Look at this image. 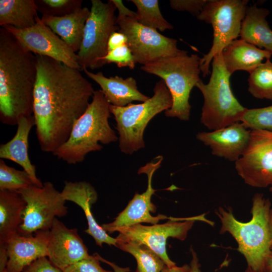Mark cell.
I'll list each match as a JSON object with an SVG mask.
<instances>
[{"instance_id": "cell-1", "label": "cell", "mask_w": 272, "mask_h": 272, "mask_svg": "<svg viewBox=\"0 0 272 272\" xmlns=\"http://www.w3.org/2000/svg\"><path fill=\"white\" fill-rule=\"evenodd\" d=\"M33 113L41 150L53 153L68 139L94 92L79 69L36 55Z\"/></svg>"}, {"instance_id": "cell-2", "label": "cell", "mask_w": 272, "mask_h": 272, "mask_svg": "<svg viewBox=\"0 0 272 272\" xmlns=\"http://www.w3.org/2000/svg\"><path fill=\"white\" fill-rule=\"evenodd\" d=\"M36 55L24 48L3 27L0 28V120L17 125L33 115L37 78Z\"/></svg>"}, {"instance_id": "cell-3", "label": "cell", "mask_w": 272, "mask_h": 272, "mask_svg": "<svg viewBox=\"0 0 272 272\" xmlns=\"http://www.w3.org/2000/svg\"><path fill=\"white\" fill-rule=\"evenodd\" d=\"M251 213V219L247 222L237 220L229 209L219 207L216 214L221 223L220 233H229L232 236L247 266L264 272L266 259L271 252L270 219L272 208L270 200L261 193L255 194Z\"/></svg>"}, {"instance_id": "cell-4", "label": "cell", "mask_w": 272, "mask_h": 272, "mask_svg": "<svg viewBox=\"0 0 272 272\" xmlns=\"http://www.w3.org/2000/svg\"><path fill=\"white\" fill-rule=\"evenodd\" d=\"M110 104L101 90L94 91L85 112L75 122L67 140L52 154L68 164L82 162L89 153L116 141L118 137L109 123Z\"/></svg>"}, {"instance_id": "cell-5", "label": "cell", "mask_w": 272, "mask_h": 272, "mask_svg": "<svg viewBox=\"0 0 272 272\" xmlns=\"http://www.w3.org/2000/svg\"><path fill=\"white\" fill-rule=\"evenodd\" d=\"M200 59L198 55H189L186 51L178 55L161 58L141 66L143 71L161 78L169 90L172 104L165 111L166 116L184 121L189 119L190 94L200 80Z\"/></svg>"}, {"instance_id": "cell-6", "label": "cell", "mask_w": 272, "mask_h": 272, "mask_svg": "<svg viewBox=\"0 0 272 272\" xmlns=\"http://www.w3.org/2000/svg\"><path fill=\"white\" fill-rule=\"evenodd\" d=\"M212 72L209 82L200 80L196 86L203 97L200 121L210 130H216L239 122L246 110L232 92L231 75L224 64L222 53L212 61Z\"/></svg>"}, {"instance_id": "cell-7", "label": "cell", "mask_w": 272, "mask_h": 272, "mask_svg": "<svg viewBox=\"0 0 272 272\" xmlns=\"http://www.w3.org/2000/svg\"><path fill=\"white\" fill-rule=\"evenodd\" d=\"M153 91V96L141 103H131L124 107L110 105L116 123L119 149L123 153L132 154L145 148L144 133L149 122L172 106V97L163 80L156 83Z\"/></svg>"}, {"instance_id": "cell-8", "label": "cell", "mask_w": 272, "mask_h": 272, "mask_svg": "<svg viewBox=\"0 0 272 272\" xmlns=\"http://www.w3.org/2000/svg\"><path fill=\"white\" fill-rule=\"evenodd\" d=\"M248 0H208L197 18L212 25L213 40L209 52L200 59V70L205 77L210 74L213 57L240 36Z\"/></svg>"}, {"instance_id": "cell-9", "label": "cell", "mask_w": 272, "mask_h": 272, "mask_svg": "<svg viewBox=\"0 0 272 272\" xmlns=\"http://www.w3.org/2000/svg\"><path fill=\"white\" fill-rule=\"evenodd\" d=\"M116 9L111 0L107 3L91 1L90 15L86 22L81 47L77 53L82 70H94L104 65L102 59L108 52L109 37L118 31Z\"/></svg>"}, {"instance_id": "cell-10", "label": "cell", "mask_w": 272, "mask_h": 272, "mask_svg": "<svg viewBox=\"0 0 272 272\" xmlns=\"http://www.w3.org/2000/svg\"><path fill=\"white\" fill-rule=\"evenodd\" d=\"M196 221L205 222L213 225V222L205 217V214L186 218L170 217L165 223L145 226L141 224L117 229L119 233L115 238L117 241L132 242L143 244L157 254L169 267L176 265L171 260L166 251V241L168 238H177L183 241L188 232Z\"/></svg>"}, {"instance_id": "cell-11", "label": "cell", "mask_w": 272, "mask_h": 272, "mask_svg": "<svg viewBox=\"0 0 272 272\" xmlns=\"http://www.w3.org/2000/svg\"><path fill=\"white\" fill-rule=\"evenodd\" d=\"M26 203L24 219L18 232L31 236L40 230H50L56 217L67 213L65 200L61 192L47 181L43 186H32L18 191Z\"/></svg>"}, {"instance_id": "cell-12", "label": "cell", "mask_w": 272, "mask_h": 272, "mask_svg": "<svg viewBox=\"0 0 272 272\" xmlns=\"http://www.w3.org/2000/svg\"><path fill=\"white\" fill-rule=\"evenodd\" d=\"M118 31L127 38L126 44L135 61L145 65L160 58L183 54L186 51L177 47V41L165 36L157 30L140 24L135 18H116Z\"/></svg>"}, {"instance_id": "cell-13", "label": "cell", "mask_w": 272, "mask_h": 272, "mask_svg": "<svg viewBox=\"0 0 272 272\" xmlns=\"http://www.w3.org/2000/svg\"><path fill=\"white\" fill-rule=\"evenodd\" d=\"M235 164L237 174L247 185L272 186V131L251 130L248 146Z\"/></svg>"}, {"instance_id": "cell-14", "label": "cell", "mask_w": 272, "mask_h": 272, "mask_svg": "<svg viewBox=\"0 0 272 272\" xmlns=\"http://www.w3.org/2000/svg\"><path fill=\"white\" fill-rule=\"evenodd\" d=\"M2 27L12 34L24 48L34 54L48 57L82 70L77 53L39 16L35 24L28 28L18 29L11 26Z\"/></svg>"}, {"instance_id": "cell-15", "label": "cell", "mask_w": 272, "mask_h": 272, "mask_svg": "<svg viewBox=\"0 0 272 272\" xmlns=\"http://www.w3.org/2000/svg\"><path fill=\"white\" fill-rule=\"evenodd\" d=\"M162 160L163 157L158 156L155 160L147 163L139 169V174L145 173L147 175V188L142 193H135L126 208L113 222L101 225L102 228L108 234L113 233L120 227L130 226L141 223L154 225L157 224L161 220L170 219V217L163 215L154 217L150 213H154L156 211V207L151 200L152 195L156 191L152 186V178L155 172L160 167Z\"/></svg>"}, {"instance_id": "cell-16", "label": "cell", "mask_w": 272, "mask_h": 272, "mask_svg": "<svg viewBox=\"0 0 272 272\" xmlns=\"http://www.w3.org/2000/svg\"><path fill=\"white\" fill-rule=\"evenodd\" d=\"M47 251L49 260L62 271L90 255L77 229L67 228L57 218L50 229Z\"/></svg>"}, {"instance_id": "cell-17", "label": "cell", "mask_w": 272, "mask_h": 272, "mask_svg": "<svg viewBox=\"0 0 272 272\" xmlns=\"http://www.w3.org/2000/svg\"><path fill=\"white\" fill-rule=\"evenodd\" d=\"M249 130L240 122L210 132H199L198 140L209 146L213 155L236 162L245 151L250 137Z\"/></svg>"}, {"instance_id": "cell-18", "label": "cell", "mask_w": 272, "mask_h": 272, "mask_svg": "<svg viewBox=\"0 0 272 272\" xmlns=\"http://www.w3.org/2000/svg\"><path fill=\"white\" fill-rule=\"evenodd\" d=\"M50 230H40L34 235L25 236L18 232L7 242L8 272H22L36 259L47 256Z\"/></svg>"}, {"instance_id": "cell-19", "label": "cell", "mask_w": 272, "mask_h": 272, "mask_svg": "<svg viewBox=\"0 0 272 272\" xmlns=\"http://www.w3.org/2000/svg\"><path fill=\"white\" fill-rule=\"evenodd\" d=\"M65 201H72L80 207L84 212L88 227L85 232L94 239L96 245L101 247L104 243L116 247V239L110 236L100 226L91 212V207L97 200L94 187L86 181H65L61 192Z\"/></svg>"}, {"instance_id": "cell-20", "label": "cell", "mask_w": 272, "mask_h": 272, "mask_svg": "<svg viewBox=\"0 0 272 272\" xmlns=\"http://www.w3.org/2000/svg\"><path fill=\"white\" fill-rule=\"evenodd\" d=\"M16 134L9 142L0 145V158L12 161L21 166L30 176L34 185L43 186L37 177L36 166L32 164L28 154L29 136L35 122L33 115L21 118L17 123Z\"/></svg>"}, {"instance_id": "cell-21", "label": "cell", "mask_w": 272, "mask_h": 272, "mask_svg": "<svg viewBox=\"0 0 272 272\" xmlns=\"http://www.w3.org/2000/svg\"><path fill=\"white\" fill-rule=\"evenodd\" d=\"M82 71L99 85L106 99L111 105L124 107L133 101L143 102L150 98L139 91L137 81L132 77L125 79L118 76L106 77L101 72L94 73L86 69Z\"/></svg>"}, {"instance_id": "cell-22", "label": "cell", "mask_w": 272, "mask_h": 272, "mask_svg": "<svg viewBox=\"0 0 272 272\" xmlns=\"http://www.w3.org/2000/svg\"><path fill=\"white\" fill-rule=\"evenodd\" d=\"M272 53L260 49L242 39H235L222 51L225 66L232 75L237 71L250 73L266 59H270Z\"/></svg>"}, {"instance_id": "cell-23", "label": "cell", "mask_w": 272, "mask_h": 272, "mask_svg": "<svg viewBox=\"0 0 272 272\" xmlns=\"http://www.w3.org/2000/svg\"><path fill=\"white\" fill-rule=\"evenodd\" d=\"M90 13V10L82 7L64 16H42L41 19L76 53L81 47L85 26Z\"/></svg>"}, {"instance_id": "cell-24", "label": "cell", "mask_w": 272, "mask_h": 272, "mask_svg": "<svg viewBox=\"0 0 272 272\" xmlns=\"http://www.w3.org/2000/svg\"><path fill=\"white\" fill-rule=\"evenodd\" d=\"M269 14L268 9L258 8L256 5L248 6L240 37L246 42L272 53V30L266 19Z\"/></svg>"}, {"instance_id": "cell-25", "label": "cell", "mask_w": 272, "mask_h": 272, "mask_svg": "<svg viewBox=\"0 0 272 272\" xmlns=\"http://www.w3.org/2000/svg\"><path fill=\"white\" fill-rule=\"evenodd\" d=\"M26 203L17 191L0 190V243H6L18 233Z\"/></svg>"}, {"instance_id": "cell-26", "label": "cell", "mask_w": 272, "mask_h": 272, "mask_svg": "<svg viewBox=\"0 0 272 272\" xmlns=\"http://www.w3.org/2000/svg\"><path fill=\"white\" fill-rule=\"evenodd\" d=\"M37 12L35 0H1L0 25L18 29L31 27L36 23Z\"/></svg>"}, {"instance_id": "cell-27", "label": "cell", "mask_w": 272, "mask_h": 272, "mask_svg": "<svg viewBox=\"0 0 272 272\" xmlns=\"http://www.w3.org/2000/svg\"><path fill=\"white\" fill-rule=\"evenodd\" d=\"M116 247L135 258L136 272H162L166 265L157 254L145 245L116 240Z\"/></svg>"}, {"instance_id": "cell-28", "label": "cell", "mask_w": 272, "mask_h": 272, "mask_svg": "<svg viewBox=\"0 0 272 272\" xmlns=\"http://www.w3.org/2000/svg\"><path fill=\"white\" fill-rule=\"evenodd\" d=\"M137 7V20L146 27L164 31L173 26L162 16L157 0H130Z\"/></svg>"}, {"instance_id": "cell-29", "label": "cell", "mask_w": 272, "mask_h": 272, "mask_svg": "<svg viewBox=\"0 0 272 272\" xmlns=\"http://www.w3.org/2000/svg\"><path fill=\"white\" fill-rule=\"evenodd\" d=\"M249 74V92L256 98L272 100V62L270 59Z\"/></svg>"}, {"instance_id": "cell-30", "label": "cell", "mask_w": 272, "mask_h": 272, "mask_svg": "<svg viewBox=\"0 0 272 272\" xmlns=\"http://www.w3.org/2000/svg\"><path fill=\"white\" fill-rule=\"evenodd\" d=\"M34 186L30 176L25 170H17L8 166L3 159L0 160V190L18 192Z\"/></svg>"}, {"instance_id": "cell-31", "label": "cell", "mask_w": 272, "mask_h": 272, "mask_svg": "<svg viewBox=\"0 0 272 272\" xmlns=\"http://www.w3.org/2000/svg\"><path fill=\"white\" fill-rule=\"evenodd\" d=\"M42 16L62 17L82 8V0H35Z\"/></svg>"}, {"instance_id": "cell-32", "label": "cell", "mask_w": 272, "mask_h": 272, "mask_svg": "<svg viewBox=\"0 0 272 272\" xmlns=\"http://www.w3.org/2000/svg\"><path fill=\"white\" fill-rule=\"evenodd\" d=\"M246 128L272 131V105L246 109L241 121Z\"/></svg>"}, {"instance_id": "cell-33", "label": "cell", "mask_w": 272, "mask_h": 272, "mask_svg": "<svg viewBox=\"0 0 272 272\" xmlns=\"http://www.w3.org/2000/svg\"><path fill=\"white\" fill-rule=\"evenodd\" d=\"M104 64L114 63L119 67H127L132 70L136 62L133 55L127 44L109 51L102 59Z\"/></svg>"}, {"instance_id": "cell-34", "label": "cell", "mask_w": 272, "mask_h": 272, "mask_svg": "<svg viewBox=\"0 0 272 272\" xmlns=\"http://www.w3.org/2000/svg\"><path fill=\"white\" fill-rule=\"evenodd\" d=\"M62 272H113L102 268L100 261L94 253L65 268Z\"/></svg>"}, {"instance_id": "cell-35", "label": "cell", "mask_w": 272, "mask_h": 272, "mask_svg": "<svg viewBox=\"0 0 272 272\" xmlns=\"http://www.w3.org/2000/svg\"><path fill=\"white\" fill-rule=\"evenodd\" d=\"M208 0H171L170 6L178 11H186L196 17Z\"/></svg>"}, {"instance_id": "cell-36", "label": "cell", "mask_w": 272, "mask_h": 272, "mask_svg": "<svg viewBox=\"0 0 272 272\" xmlns=\"http://www.w3.org/2000/svg\"><path fill=\"white\" fill-rule=\"evenodd\" d=\"M22 272H62L47 256L39 258L26 266Z\"/></svg>"}, {"instance_id": "cell-37", "label": "cell", "mask_w": 272, "mask_h": 272, "mask_svg": "<svg viewBox=\"0 0 272 272\" xmlns=\"http://www.w3.org/2000/svg\"><path fill=\"white\" fill-rule=\"evenodd\" d=\"M126 36L119 31H115L109 37L108 42V52L126 44Z\"/></svg>"}, {"instance_id": "cell-38", "label": "cell", "mask_w": 272, "mask_h": 272, "mask_svg": "<svg viewBox=\"0 0 272 272\" xmlns=\"http://www.w3.org/2000/svg\"><path fill=\"white\" fill-rule=\"evenodd\" d=\"M114 5L116 9L118 10V14L116 17L117 19H120L125 17L135 18L136 12H134L127 7L123 4L121 0H111Z\"/></svg>"}, {"instance_id": "cell-39", "label": "cell", "mask_w": 272, "mask_h": 272, "mask_svg": "<svg viewBox=\"0 0 272 272\" xmlns=\"http://www.w3.org/2000/svg\"><path fill=\"white\" fill-rule=\"evenodd\" d=\"M8 260L7 243H0V271L6 269Z\"/></svg>"}, {"instance_id": "cell-40", "label": "cell", "mask_w": 272, "mask_h": 272, "mask_svg": "<svg viewBox=\"0 0 272 272\" xmlns=\"http://www.w3.org/2000/svg\"><path fill=\"white\" fill-rule=\"evenodd\" d=\"M95 254L101 262H104L109 265H110L112 269H113V272H129L130 271L129 267H121L114 263L110 262L108 260H106L101 257L99 254L96 253Z\"/></svg>"}, {"instance_id": "cell-41", "label": "cell", "mask_w": 272, "mask_h": 272, "mask_svg": "<svg viewBox=\"0 0 272 272\" xmlns=\"http://www.w3.org/2000/svg\"><path fill=\"white\" fill-rule=\"evenodd\" d=\"M162 272H192V269L190 265L188 264H184L181 266L175 265L171 267L166 265Z\"/></svg>"}, {"instance_id": "cell-42", "label": "cell", "mask_w": 272, "mask_h": 272, "mask_svg": "<svg viewBox=\"0 0 272 272\" xmlns=\"http://www.w3.org/2000/svg\"><path fill=\"white\" fill-rule=\"evenodd\" d=\"M190 251L192 256V258L190 263L192 272H201L200 269V264L198 262V259L197 254L192 246L190 247Z\"/></svg>"}, {"instance_id": "cell-43", "label": "cell", "mask_w": 272, "mask_h": 272, "mask_svg": "<svg viewBox=\"0 0 272 272\" xmlns=\"http://www.w3.org/2000/svg\"><path fill=\"white\" fill-rule=\"evenodd\" d=\"M264 272H272V251L266 259Z\"/></svg>"}, {"instance_id": "cell-44", "label": "cell", "mask_w": 272, "mask_h": 272, "mask_svg": "<svg viewBox=\"0 0 272 272\" xmlns=\"http://www.w3.org/2000/svg\"><path fill=\"white\" fill-rule=\"evenodd\" d=\"M270 231L271 234V250L272 251V213L270 219Z\"/></svg>"}, {"instance_id": "cell-45", "label": "cell", "mask_w": 272, "mask_h": 272, "mask_svg": "<svg viewBox=\"0 0 272 272\" xmlns=\"http://www.w3.org/2000/svg\"><path fill=\"white\" fill-rule=\"evenodd\" d=\"M244 272H259V271H256L251 268V267L247 266Z\"/></svg>"}, {"instance_id": "cell-46", "label": "cell", "mask_w": 272, "mask_h": 272, "mask_svg": "<svg viewBox=\"0 0 272 272\" xmlns=\"http://www.w3.org/2000/svg\"><path fill=\"white\" fill-rule=\"evenodd\" d=\"M269 190L272 193V186L270 187Z\"/></svg>"}, {"instance_id": "cell-47", "label": "cell", "mask_w": 272, "mask_h": 272, "mask_svg": "<svg viewBox=\"0 0 272 272\" xmlns=\"http://www.w3.org/2000/svg\"><path fill=\"white\" fill-rule=\"evenodd\" d=\"M0 272H8L6 269H4V270L0 271Z\"/></svg>"}]
</instances>
